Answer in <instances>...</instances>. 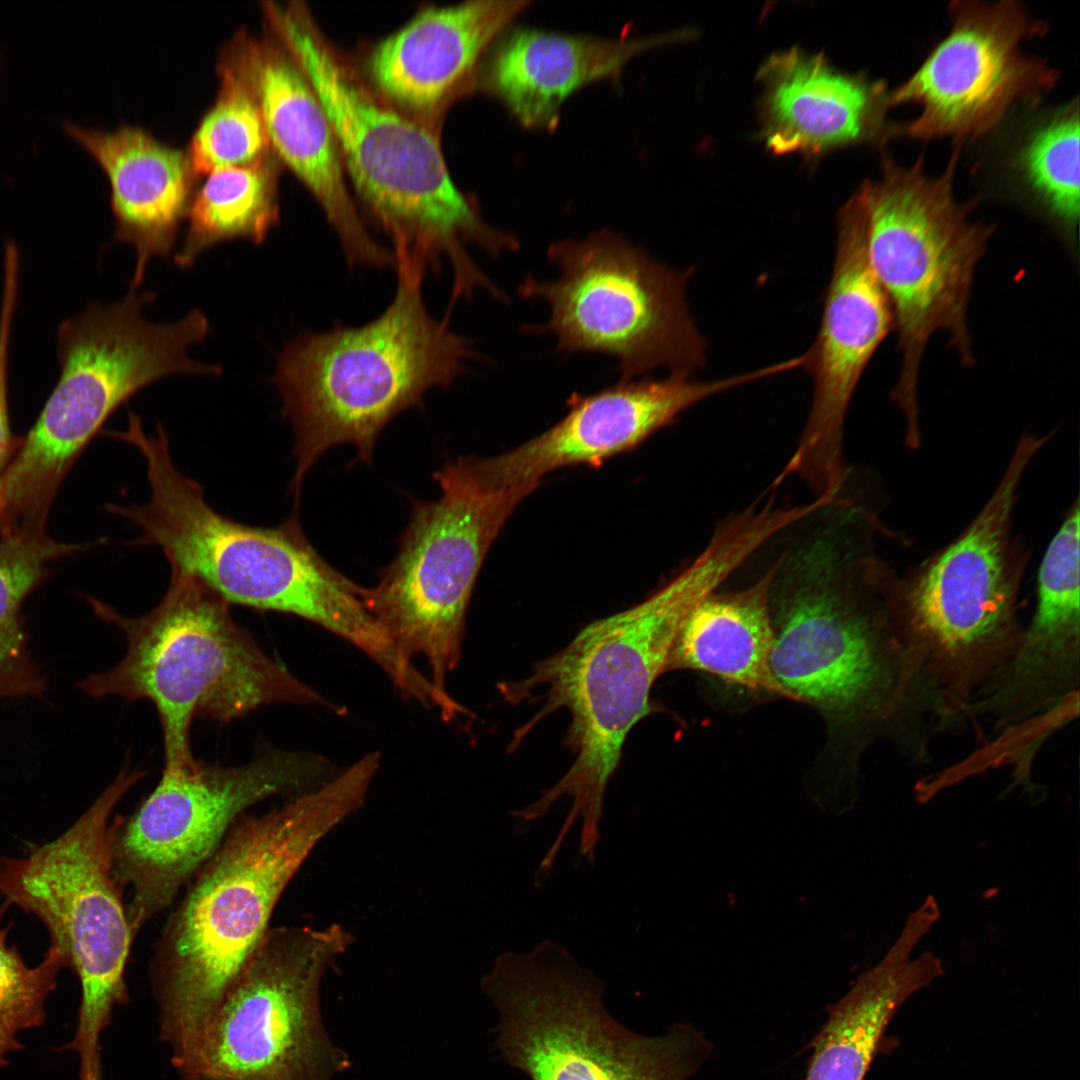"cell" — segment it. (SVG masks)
Wrapping results in <instances>:
<instances>
[{
	"label": "cell",
	"mask_w": 1080,
	"mask_h": 1080,
	"mask_svg": "<svg viewBox=\"0 0 1080 1080\" xmlns=\"http://www.w3.org/2000/svg\"><path fill=\"white\" fill-rule=\"evenodd\" d=\"M932 927L928 915L911 912L881 961L828 1008L827 1020L813 1040L806 1080H864L900 1007L944 974L934 953L913 956Z\"/></svg>",
	"instance_id": "cell-25"
},
{
	"label": "cell",
	"mask_w": 1080,
	"mask_h": 1080,
	"mask_svg": "<svg viewBox=\"0 0 1080 1080\" xmlns=\"http://www.w3.org/2000/svg\"><path fill=\"white\" fill-rule=\"evenodd\" d=\"M8 904L0 907V921ZM7 932L0 926V1071L8 1065L7 1056L23 1048L19 1032L43 1024L45 1000L66 968L62 955L51 947L40 964L27 966L17 948L7 945Z\"/></svg>",
	"instance_id": "cell-31"
},
{
	"label": "cell",
	"mask_w": 1080,
	"mask_h": 1080,
	"mask_svg": "<svg viewBox=\"0 0 1080 1080\" xmlns=\"http://www.w3.org/2000/svg\"><path fill=\"white\" fill-rule=\"evenodd\" d=\"M342 925L270 928L176 1069L184 1080H333L350 1065L321 1016L326 972L351 947Z\"/></svg>",
	"instance_id": "cell-15"
},
{
	"label": "cell",
	"mask_w": 1080,
	"mask_h": 1080,
	"mask_svg": "<svg viewBox=\"0 0 1080 1080\" xmlns=\"http://www.w3.org/2000/svg\"><path fill=\"white\" fill-rule=\"evenodd\" d=\"M19 271L15 267L4 270L3 297L0 313V483L3 474L16 451L8 407V355L13 314L17 301Z\"/></svg>",
	"instance_id": "cell-32"
},
{
	"label": "cell",
	"mask_w": 1080,
	"mask_h": 1080,
	"mask_svg": "<svg viewBox=\"0 0 1080 1080\" xmlns=\"http://www.w3.org/2000/svg\"><path fill=\"white\" fill-rule=\"evenodd\" d=\"M527 5L489 0L425 9L374 48L372 80L400 106L430 112L472 73L488 46Z\"/></svg>",
	"instance_id": "cell-23"
},
{
	"label": "cell",
	"mask_w": 1080,
	"mask_h": 1080,
	"mask_svg": "<svg viewBox=\"0 0 1080 1080\" xmlns=\"http://www.w3.org/2000/svg\"><path fill=\"white\" fill-rule=\"evenodd\" d=\"M1049 438L1023 437L968 528L913 576L897 581L900 619L946 728L966 719L1020 643L1022 568L1010 541L1011 517L1021 477Z\"/></svg>",
	"instance_id": "cell-10"
},
{
	"label": "cell",
	"mask_w": 1080,
	"mask_h": 1080,
	"mask_svg": "<svg viewBox=\"0 0 1080 1080\" xmlns=\"http://www.w3.org/2000/svg\"><path fill=\"white\" fill-rule=\"evenodd\" d=\"M65 130L107 175L116 223L114 240L135 250L129 283L136 290L150 260L174 249L180 225L188 216L198 175L187 150L132 126L103 131L67 123Z\"/></svg>",
	"instance_id": "cell-22"
},
{
	"label": "cell",
	"mask_w": 1080,
	"mask_h": 1080,
	"mask_svg": "<svg viewBox=\"0 0 1080 1080\" xmlns=\"http://www.w3.org/2000/svg\"><path fill=\"white\" fill-rule=\"evenodd\" d=\"M771 374L764 367L698 381L670 373L662 379H621L590 395L573 394L558 423L518 448L486 458L487 466L499 484L533 491L551 471L600 463L638 445L695 404Z\"/></svg>",
	"instance_id": "cell-19"
},
{
	"label": "cell",
	"mask_w": 1080,
	"mask_h": 1080,
	"mask_svg": "<svg viewBox=\"0 0 1080 1080\" xmlns=\"http://www.w3.org/2000/svg\"><path fill=\"white\" fill-rule=\"evenodd\" d=\"M217 72L218 96L201 118L187 149L198 176L248 165L272 152L257 96L229 41L221 50Z\"/></svg>",
	"instance_id": "cell-30"
},
{
	"label": "cell",
	"mask_w": 1080,
	"mask_h": 1080,
	"mask_svg": "<svg viewBox=\"0 0 1080 1080\" xmlns=\"http://www.w3.org/2000/svg\"><path fill=\"white\" fill-rule=\"evenodd\" d=\"M395 296L385 311L359 327H336L289 342L272 382L294 433L290 492L299 498L317 459L342 443L370 463L384 427L404 410L423 406L433 387H447L474 356L470 341L427 310L425 271L399 261Z\"/></svg>",
	"instance_id": "cell-5"
},
{
	"label": "cell",
	"mask_w": 1080,
	"mask_h": 1080,
	"mask_svg": "<svg viewBox=\"0 0 1080 1080\" xmlns=\"http://www.w3.org/2000/svg\"><path fill=\"white\" fill-rule=\"evenodd\" d=\"M83 597L123 632L126 652L113 668L77 687L95 699L150 701L161 725L165 768L196 761L190 747L196 718L226 723L268 704L328 705L235 622L230 603L186 572L171 569L162 600L139 617Z\"/></svg>",
	"instance_id": "cell-7"
},
{
	"label": "cell",
	"mask_w": 1080,
	"mask_h": 1080,
	"mask_svg": "<svg viewBox=\"0 0 1080 1080\" xmlns=\"http://www.w3.org/2000/svg\"><path fill=\"white\" fill-rule=\"evenodd\" d=\"M802 524L771 567L770 669L782 698L824 723L817 789L850 796L877 741L914 760L927 754L934 707L900 619L898 580L874 552V518L840 496Z\"/></svg>",
	"instance_id": "cell-1"
},
{
	"label": "cell",
	"mask_w": 1080,
	"mask_h": 1080,
	"mask_svg": "<svg viewBox=\"0 0 1080 1080\" xmlns=\"http://www.w3.org/2000/svg\"><path fill=\"white\" fill-rule=\"evenodd\" d=\"M772 568L754 583L704 598L682 624L665 672L691 670L755 698H782L770 669Z\"/></svg>",
	"instance_id": "cell-26"
},
{
	"label": "cell",
	"mask_w": 1080,
	"mask_h": 1080,
	"mask_svg": "<svg viewBox=\"0 0 1080 1080\" xmlns=\"http://www.w3.org/2000/svg\"><path fill=\"white\" fill-rule=\"evenodd\" d=\"M264 14L321 102L343 163L391 239L394 257L425 269L448 262L456 293L483 287L487 276L467 246L498 256L516 251L517 238L481 219L452 181L435 138L371 94L328 45L303 4L271 2Z\"/></svg>",
	"instance_id": "cell-4"
},
{
	"label": "cell",
	"mask_w": 1080,
	"mask_h": 1080,
	"mask_svg": "<svg viewBox=\"0 0 1080 1080\" xmlns=\"http://www.w3.org/2000/svg\"><path fill=\"white\" fill-rule=\"evenodd\" d=\"M374 780L355 762L262 814H243L188 882L154 949L160 1037L176 1064L191 1050L270 930L285 889L318 843L365 802Z\"/></svg>",
	"instance_id": "cell-2"
},
{
	"label": "cell",
	"mask_w": 1080,
	"mask_h": 1080,
	"mask_svg": "<svg viewBox=\"0 0 1080 1080\" xmlns=\"http://www.w3.org/2000/svg\"><path fill=\"white\" fill-rule=\"evenodd\" d=\"M147 772L124 768L78 820L25 856L0 859V894L37 916L50 947L78 976L77 1027L65 1050L77 1053L80 1080H101V1033L113 1009L129 1001L125 970L132 933L122 889L111 868L110 815Z\"/></svg>",
	"instance_id": "cell-12"
},
{
	"label": "cell",
	"mask_w": 1080,
	"mask_h": 1080,
	"mask_svg": "<svg viewBox=\"0 0 1080 1080\" xmlns=\"http://www.w3.org/2000/svg\"><path fill=\"white\" fill-rule=\"evenodd\" d=\"M330 774L319 756L276 749L238 766L196 760L164 767L148 797L108 829L112 873L122 890H130L126 909L133 935L173 903L249 807L303 795Z\"/></svg>",
	"instance_id": "cell-16"
},
{
	"label": "cell",
	"mask_w": 1080,
	"mask_h": 1080,
	"mask_svg": "<svg viewBox=\"0 0 1080 1080\" xmlns=\"http://www.w3.org/2000/svg\"><path fill=\"white\" fill-rule=\"evenodd\" d=\"M480 987L497 1012L499 1058L529 1080H688L712 1052L691 1024L657 1036L623 1025L603 981L548 939L499 954Z\"/></svg>",
	"instance_id": "cell-11"
},
{
	"label": "cell",
	"mask_w": 1080,
	"mask_h": 1080,
	"mask_svg": "<svg viewBox=\"0 0 1080 1080\" xmlns=\"http://www.w3.org/2000/svg\"><path fill=\"white\" fill-rule=\"evenodd\" d=\"M894 329L889 299L867 255L864 226L849 198L840 209L833 270L821 323L802 368L813 380V396L799 442L774 479L803 481L814 498H836L848 477L843 428L856 387L871 358Z\"/></svg>",
	"instance_id": "cell-18"
},
{
	"label": "cell",
	"mask_w": 1080,
	"mask_h": 1080,
	"mask_svg": "<svg viewBox=\"0 0 1080 1080\" xmlns=\"http://www.w3.org/2000/svg\"><path fill=\"white\" fill-rule=\"evenodd\" d=\"M733 554L711 542L677 577L641 603L599 619L522 681L503 684L518 703L537 690L544 702L535 723L566 709L571 718L566 744L574 755L567 772L528 806L515 810L519 822L544 817L562 798L570 810L551 845L559 851L579 821L578 851L593 864L600 840L604 798L631 729L651 712L650 691L664 673L676 636L691 611L736 570Z\"/></svg>",
	"instance_id": "cell-3"
},
{
	"label": "cell",
	"mask_w": 1080,
	"mask_h": 1080,
	"mask_svg": "<svg viewBox=\"0 0 1080 1080\" xmlns=\"http://www.w3.org/2000/svg\"><path fill=\"white\" fill-rule=\"evenodd\" d=\"M434 501L415 500L396 557L373 587H361L369 613L409 660L423 656L429 679L447 692L461 657L468 604L489 548L532 491L494 480L485 458L449 460L433 474Z\"/></svg>",
	"instance_id": "cell-13"
},
{
	"label": "cell",
	"mask_w": 1080,
	"mask_h": 1080,
	"mask_svg": "<svg viewBox=\"0 0 1080 1080\" xmlns=\"http://www.w3.org/2000/svg\"><path fill=\"white\" fill-rule=\"evenodd\" d=\"M948 34L919 68L891 90L890 106L915 105L900 136L920 140L981 138L1000 127L1017 106L1035 107L1056 85L1059 72L1024 52L1025 40L1047 25L1014 0H960L948 8Z\"/></svg>",
	"instance_id": "cell-17"
},
{
	"label": "cell",
	"mask_w": 1080,
	"mask_h": 1080,
	"mask_svg": "<svg viewBox=\"0 0 1080 1080\" xmlns=\"http://www.w3.org/2000/svg\"><path fill=\"white\" fill-rule=\"evenodd\" d=\"M110 436L137 449L146 465L145 504L108 508L140 531L134 545L159 547L171 569L186 572L228 603L299 616L358 649L378 634L361 586L332 567L308 541L297 511L275 527L245 525L219 514L203 487L174 464L162 425L150 435L130 412Z\"/></svg>",
	"instance_id": "cell-6"
},
{
	"label": "cell",
	"mask_w": 1080,
	"mask_h": 1080,
	"mask_svg": "<svg viewBox=\"0 0 1080 1080\" xmlns=\"http://www.w3.org/2000/svg\"><path fill=\"white\" fill-rule=\"evenodd\" d=\"M679 34L599 38L515 28L500 36L485 72L487 88L525 127L553 129L574 91L618 81L627 63Z\"/></svg>",
	"instance_id": "cell-24"
},
{
	"label": "cell",
	"mask_w": 1080,
	"mask_h": 1080,
	"mask_svg": "<svg viewBox=\"0 0 1080 1080\" xmlns=\"http://www.w3.org/2000/svg\"><path fill=\"white\" fill-rule=\"evenodd\" d=\"M231 42L257 96L273 154L315 196L349 264L388 267L391 252L356 213L329 119L299 66L272 33L258 40L239 31Z\"/></svg>",
	"instance_id": "cell-20"
},
{
	"label": "cell",
	"mask_w": 1080,
	"mask_h": 1080,
	"mask_svg": "<svg viewBox=\"0 0 1080 1080\" xmlns=\"http://www.w3.org/2000/svg\"><path fill=\"white\" fill-rule=\"evenodd\" d=\"M547 257L559 276H527L518 288L550 311L528 331L551 333L560 353L613 357L624 380L659 368L690 376L703 367L707 343L685 301L692 268H670L607 228L554 242Z\"/></svg>",
	"instance_id": "cell-14"
},
{
	"label": "cell",
	"mask_w": 1080,
	"mask_h": 1080,
	"mask_svg": "<svg viewBox=\"0 0 1080 1080\" xmlns=\"http://www.w3.org/2000/svg\"><path fill=\"white\" fill-rule=\"evenodd\" d=\"M955 144L939 175L926 172L923 156L904 165L885 155L880 176L850 197L862 219L871 269L893 311L901 364L891 400L905 417L908 440L920 437L918 384L931 338L944 333L963 366L976 361L968 306L994 225L974 218L977 199L956 196L962 144Z\"/></svg>",
	"instance_id": "cell-8"
},
{
	"label": "cell",
	"mask_w": 1080,
	"mask_h": 1080,
	"mask_svg": "<svg viewBox=\"0 0 1080 1080\" xmlns=\"http://www.w3.org/2000/svg\"><path fill=\"white\" fill-rule=\"evenodd\" d=\"M1009 168L1025 205L1078 264V98L1042 113L1014 146Z\"/></svg>",
	"instance_id": "cell-27"
},
{
	"label": "cell",
	"mask_w": 1080,
	"mask_h": 1080,
	"mask_svg": "<svg viewBox=\"0 0 1080 1080\" xmlns=\"http://www.w3.org/2000/svg\"><path fill=\"white\" fill-rule=\"evenodd\" d=\"M196 189L184 241L175 254L192 266L212 246L234 239L260 244L278 223L277 167L273 154L243 166L211 171Z\"/></svg>",
	"instance_id": "cell-28"
},
{
	"label": "cell",
	"mask_w": 1080,
	"mask_h": 1080,
	"mask_svg": "<svg viewBox=\"0 0 1080 1080\" xmlns=\"http://www.w3.org/2000/svg\"><path fill=\"white\" fill-rule=\"evenodd\" d=\"M154 297L130 290L122 300L90 305L60 325V378L1 479L0 530L45 528L51 502L79 454L140 389L174 374H221V366L188 355L210 332L206 315L193 309L177 322L152 323L143 309Z\"/></svg>",
	"instance_id": "cell-9"
},
{
	"label": "cell",
	"mask_w": 1080,
	"mask_h": 1080,
	"mask_svg": "<svg viewBox=\"0 0 1080 1080\" xmlns=\"http://www.w3.org/2000/svg\"><path fill=\"white\" fill-rule=\"evenodd\" d=\"M759 76L763 136L776 154L900 136L901 122L888 118L891 90L883 80L840 72L823 56L796 48L771 56Z\"/></svg>",
	"instance_id": "cell-21"
},
{
	"label": "cell",
	"mask_w": 1080,
	"mask_h": 1080,
	"mask_svg": "<svg viewBox=\"0 0 1080 1080\" xmlns=\"http://www.w3.org/2000/svg\"><path fill=\"white\" fill-rule=\"evenodd\" d=\"M84 548L45 531L0 535V699L44 696L46 676L29 651L22 604L47 578L51 563Z\"/></svg>",
	"instance_id": "cell-29"
}]
</instances>
